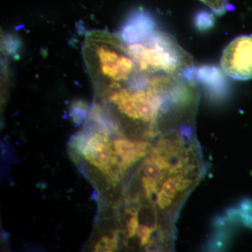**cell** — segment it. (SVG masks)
Returning a JSON list of instances; mask_svg holds the SVG:
<instances>
[{
    "mask_svg": "<svg viewBox=\"0 0 252 252\" xmlns=\"http://www.w3.org/2000/svg\"><path fill=\"white\" fill-rule=\"evenodd\" d=\"M118 236L117 233H114L112 238L108 236H103L99 239V241L94 247V252H114L117 249Z\"/></svg>",
    "mask_w": 252,
    "mask_h": 252,
    "instance_id": "7",
    "label": "cell"
},
{
    "mask_svg": "<svg viewBox=\"0 0 252 252\" xmlns=\"http://www.w3.org/2000/svg\"><path fill=\"white\" fill-rule=\"evenodd\" d=\"M200 98L196 82L185 77L138 73L128 84L103 97L104 109L119 126L144 140L195 126Z\"/></svg>",
    "mask_w": 252,
    "mask_h": 252,
    "instance_id": "1",
    "label": "cell"
},
{
    "mask_svg": "<svg viewBox=\"0 0 252 252\" xmlns=\"http://www.w3.org/2000/svg\"><path fill=\"white\" fill-rule=\"evenodd\" d=\"M149 155L160 171L154 180L138 174L140 190L136 197L164 221L175 226L181 209L205 175V163L195 126L159 136Z\"/></svg>",
    "mask_w": 252,
    "mask_h": 252,
    "instance_id": "2",
    "label": "cell"
},
{
    "mask_svg": "<svg viewBox=\"0 0 252 252\" xmlns=\"http://www.w3.org/2000/svg\"><path fill=\"white\" fill-rule=\"evenodd\" d=\"M82 54L97 97L103 98L138 74L122 34L96 30L86 34Z\"/></svg>",
    "mask_w": 252,
    "mask_h": 252,
    "instance_id": "4",
    "label": "cell"
},
{
    "mask_svg": "<svg viewBox=\"0 0 252 252\" xmlns=\"http://www.w3.org/2000/svg\"><path fill=\"white\" fill-rule=\"evenodd\" d=\"M212 10L215 14L220 16L228 11V0H200Z\"/></svg>",
    "mask_w": 252,
    "mask_h": 252,
    "instance_id": "8",
    "label": "cell"
},
{
    "mask_svg": "<svg viewBox=\"0 0 252 252\" xmlns=\"http://www.w3.org/2000/svg\"><path fill=\"white\" fill-rule=\"evenodd\" d=\"M121 34L140 74H166L193 80L192 56L175 36L157 29L147 13L132 15Z\"/></svg>",
    "mask_w": 252,
    "mask_h": 252,
    "instance_id": "3",
    "label": "cell"
},
{
    "mask_svg": "<svg viewBox=\"0 0 252 252\" xmlns=\"http://www.w3.org/2000/svg\"><path fill=\"white\" fill-rule=\"evenodd\" d=\"M220 67L232 79H252V34L238 36L223 50Z\"/></svg>",
    "mask_w": 252,
    "mask_h": 252,
    "instance_id": "5",
    "label": "cell"
},
{
    "mask_svg": "<svg viewBox=\"0 0 252 252\" xmlns=\"http://www.w3.org/2000/svg\"><path fill=\"white\" fill-rule=\"evenodd\" d=\"M192 79L195 82L203 83L210 90L220 91L224 85V78L218 68L212 66H203L200 67H194Z\"/></svg>",
    "mask_w": 252,
    "mask_h": 252,
    "instance_id": "6",
    "label": "cell"
}]
</instances>
